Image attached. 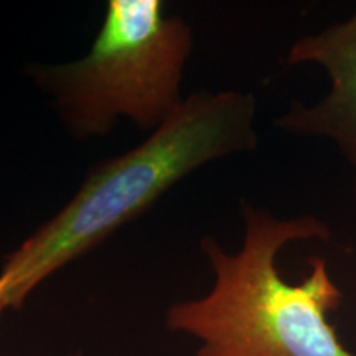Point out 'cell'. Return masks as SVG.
Instances as JSON below:
<instances>
[{
    "instance_id": "277c9868",
    "label": "cell",
    "mask_w": 356,
    "mask_h": 356,
    "mask_svg": "<svg viewBox=\"0 0 356 356\" xmlns=\"http://www.w3.org/2000/svg\"><path fill=\"white\" fill-rule=\"evenodd\" d=\"M286 65H315L330 89L315 104L292 101L275 127L299 137L327 139L351 168L356 200V8L346 19L292 43Z\"/></svg>"
},
{
    "instance_id": "7a4b0ae2",
    "label": "cell",
    "mask_w": 356,
    "mask_h": 356,
    "mask_svg": "<svg viewBox=\"0 0 356 356\" xmlns=\"http://www.w3.org/2000/svg\"><path fill=\"white\" fill-rule=\"evenodd\" d=\"M244 238L228 252L213 236L200 243L215 284L207 296L181 300L167 310L170 332L198 341L195 356H356L338 338L328 315L343 302L323 257H310L309 274L287 282L279 252L297 241L332 238L315 215L277 218L241 202Z\"/></svg>"
},
{
    "instance_id": "6da1fadb",
    "label": "cell",
    "mask_w": 356,
    "mask_h": 356,
    "mask_svg": "<svg viewBox=\"0 0 356 356\" xmlns=\"http://www.w3.org/2000/svg\"><path fill=\"white\" fill-rule=\"evenodd\" d=\"M256 111L252 92H191L142 144L96 163L73 198L6 257L2 305L20 309L44 279L139 218L190 173L256 150Z\"/></svg>"
},
{
    "instance_id": "3957f363",
    "label": "cell",
    "mask_w": 356,
    "mask_h": 356,
    "mask_svg": "<svg viewBox=\"0 0 356 356\" xmlns=\"http://www.w3.org/2000/svg\"><path fill=\"white\" fill-rule=\"evenodd\" d=\"M193 32L160 0H109L89 51L65 65L35 66L37 86L71 136H108L121 119L154 132L184 102Z\"/></svg>"
},
{
    "instance_id": "8992f818",
    "label": "cell",
    "mask_w": 356,
    "mask_h": 356,
    "mask_svg": "<svg viewBox=\"0 0 356 356\" xmlns=\"http://www.w3.org/2000/svg\"><path fill=\"white\" fill-rule=\"evenodd\" d=\"M70 356H81V355H70Z\"/></svg>"
},
{
    "instance_id": "5b68a950",
    "label": "cell",
    "mask_w": 356,
    "mask_h": 356,
    "mask_svg": "<svg viewBox=\"0 0 356 356\" xmlns=\"http://www.w3.org/2000/svg\"><path fill=\"white\" fill-rule=\"evenodd\" d=\"M3 310H6V307H3V305H2V302H0V314H2Z\"/></svg>"
}]
</instances>
